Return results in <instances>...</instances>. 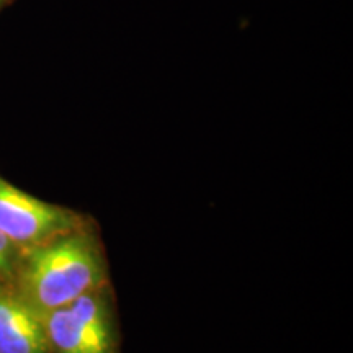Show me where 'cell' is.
<instances>
[{
    "label": "cell",
    "mask_w": 353,
    "mask_h": 353,
    "mask_svg": "<svg viewBox=\"0 0 353 353\" xmlns=\"http://www.w3.org/2000/svg\"><path fill=\"white\" fill-rule=\"evenodd\" d=\"M15 275L17 293L41 314L100 288L105 265L94 237L77 229L26 249Z\"/></svg>",
    "instance_id": "6da1fadb"
},
{
    "label": "cell",
    "mask_w": 353,
    "mask_h": 353,
    "mask_svg": "<svg viewBox=\"0 0 353 353\" xmlns=\"http://www.w3.org/2000/svg\"><path fill=\"white\" fill-rule=\"evenodd\" d=\"M79 224L72 211L38 200L0 176V231L17 247L30 249L77 231Z\"/></svg>",
    "instance_id": "7a4b0ae2"
},
{
    "label": "cell",
    "mask_w": 353,
    "mask_h": 353,
    "mask_svg": "<svg viewBox=\"0 0 353 353\" xmlns=\"http://www.w3.org/2000/svg\"><path fill=\"white\" fill-rule=\"evenodd\" d=\"M41 316L17 293L0 285V353H50Z\"/></svg>",
    "instance_id": "3957f363"
},
{
    "label": "cell",
    "mask_w": 353,
    "mask_h": 353,
    "mask_svg": "<svg viewBox=\"0 0 353 353\" xmlns=\"http://www.w3.org/2000/svg\"><path fill=\"white\" fill-rule=\"evenodd\" d=\"M50 350L54 353H112L113 341L83 325L68 306L41 312Z\"/></svg>",
    "instance_id": "277c9868"
},
{
    "label": "cell",
    "mask_w": 353,
    "mask_h": 353,
    "mask_svg": "<svg viewBox=\"0 0 353 353\" xmlns=\"http://www.w3.org/2000/svg\"><path fill=\"white\" fill-rule=\"evenodd\" d=\"M17 247L8 237L0 231V278H10L15 275L17 263Z\"/></svg>",
    "instance_id": "5b68a950"
},
{
    "label": "cell",
    "mask_w": 353,
    "mask_h": 353,
    "mask_svg": "<svg viewBox=\"0 0 353 353\" xmlns=\"http://www.w3.org/2000/svg\"><path fill=\"white\" fill-rule=\"evenodd\" d=\"M0 2H2V0H0Z\"/></svg>",
    "instance_id": "8992f818"
}]
</instances>
